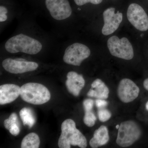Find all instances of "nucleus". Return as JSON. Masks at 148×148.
I'll list each match as a JSON object with an SVG mask.
<instances>
[{
    "label": "nucleus",
    "mask_w": 148,
    "mask_h": 148,
    "mask_svg": "<svg viewBox=\"0 0 148 148\" xmlns=\"http://www.w3.org/2000/svg\"><path fill=\"white\" fill-rule=\"evenodd\" d=\"M127 16L128 21L136 29L142 32L148 30L147 14L139 5L131 4L127 9Z\"/></svg>",
    "instance_id": "0eeeda50"
},
{
    "label": "nucleus",
    "mask_w": 148,
    "mask_h": 148,
    "mask_svg": "<svg viewBox=\"0 0 148 148\" xmlns=\"http://www.w3.org/2000/svg\"><path fill=\"white\" fill-rule=\"evenodd\" d=\"M143 86L145 89L148 91V78L145 80L143 82Z\"/></svg>",
    "instance_id": "bb28decb"
},
{
    "label": "nucleus",
    "mask_w": 148,
    "mask_h": 148,
    "mask_svg": "<svg viewBox=\"0 0 148 148\" xmlns=\"http://www.w3.org/2000/svg\"><path fill=\"white\" fill-rule=\"evenodd\" d=\"M17 119V116L16 114L15 113L12 114L9 118L5 119L4 121V125L6 129L9 130L12 125L18 123Z\"/></svg>",
    "instance_id": "aec40b11"
},
{
    "label": "nucleus",
    "mask_w": 148,
    "mask_h": 148,
    "mask_svg": "<svg viewBox=\"0 0 148 148\" xmlns=\"http://www.w3.org/2000/svg\"><path fill=\"white\" fill-rule=\"evenodd\" d=\"M40 145L39 137L34 132L26 135L21 142V148H38Z\"/></svg>",
    "instance_id": "dca6fc26"
},
{
    "label": "nucleus",
    "mask_w": 148,
    "mask_h": 148,
    "mask_svg": "<svg viewBox=\"0 0 148 148\" xmlns=\"http://www.w3.org/2000/svg\"><path fill=\"white\" fill-rule=\"evenodd\" d=\"M96 120V117L92 111L85 112L84 122L86 125L88 127H92L95 124Z\"/></svg>",
    "instance_id": "a211bd4d"
},
{
    "label": "nucleus",
    "mask_w": 148,
    "mask_h": 148,
    "mask_svg": "<svg viewBox=\"0 0 148 148\" xmlns=\"http://www.w3.org/2000/svg\"><path fill=\"white\" fill-rule=\"evenodd\" d=\"M20 96L27 103L39 105L49 101L50 92L43 85L36 83H28L23 85L20 89Z\"/></svg>",
    "instance_id": "7ed1b4c3"
},
{
    "label": "nucleus",
    "mask_w": 148,
    "mask_h": 148,
    "mask_svg": "<svg viewBox=\"0 0 148 148\" xmlns=\"http://www.w3.org/2000/svg\"><path fill=\"white\" fill-rule=\"evenodd\" d=\"M7 18L8 16L6 14H0V21L1 22L5 21Z\"/></svg>",
    "instance_id": "a878e982"
},
{
    "label": "nucleus",
    "mask_w": 148,
    "mask_h": 148,
    "mask_svg": "<svg viewBox=\"0 0 148 148\" xmlns=\"http://www.w3.org/2000/svg\"><path fill=\"white\" fill-rule=\"evenodd\" d=\"M90 51L86 45L75 43L69 46L64 52L63 60L66 64L75 66H80L82 61L88 58Z\"/></svg>",
    "instance_id": "423d86ee"
},
{
    "label": "nucleus",
    "mask_w": 148,
    "mask_h": 148,
    "mask_svg": "<svg viewBox=\"0 0 148 148\" xmlns=\"http://www.w3.org/2000/svg\"><path fill=\"white\" fill-rule=\"evenodd\" d=\"M142 130L139 125L132 120L122 122L118 132L116 143L122 147L132 145L141 138Z\"/></svg>",
    "instance_id": "20e7f679"
},
{
    "label": "nucleus",
    "mask_w": 148,
    "mask_h": 148,
    "mask_svg": "<svg viewBox=\"0 0 148 148\" xmlns=\"http://www.w3.org/2000/svg\"><path fill=\"white\" fill-rule=\"evenodd\" d=\"M76 4L82 6L87 3H91L92 4L98 5L101 3L103 0H74Z\"/></svg>",
    "instance_id": "412c9836"
},
{
    "label": "nucleus",
    "mask_w": 148,
    "mask_h": 148,
    "mask_svg": "<svg viewBox=\"0 0 148 148\" xmlns=\"http://www.w3.org/2000/svg\"><path fill=\"white\" fill-rule=\"evenodd\" d=\"M67 78L66 85L69 92L74 96H78L85 84L83 77L76 72L71 71L67 74Z\"/></svg>",
    "instance_id": "f8f14e48"
},
{
    "label": "nucleus",
    "mask_w": 148,
    "mask_h": 148,
    "mask_svg": "<svg viewBox=\"0 0 148 148\" xmlns=\"http://www.w3.org/2000/svg\"><path fill=\"white\" fill-rule=\"evenodd\" d=\"M87 93L88 96L97 99H107L109 97L110 90L103 81L97 79L92 82Z\"/></svg>",
    "instance_id": "4468645a"
},
{
    "label": "nucleus",
    "mask_w": 148,
    "mask_h": 148,
    "mask_svg": "<svg viewBox=\"0 0 148 148\" xmlns=\"http://www.w3.org/2000/svg\"><path fill=\"white\" fill-rule=\"evenodd\" d=\"M5 48L8 52L11 53L22 52L34 55L39 53L42 45L38 40L21 34L9 39L5 42Z\"/></svg>",
    "instance_id": "f257e3e1"
},
{
    "label": "nucleus",
    "mask_w": 148,
    "mask_h": 148,
    "mask_svg": "<svg viewBox=\"0 0 148 148\" xmlns=\"http://www.w3.org/2000/svg\"><path fill=\"white\" fill-rule=\"evenodd\" d=\"M110 140L108 130L105 125H101L96 130L93 137L90 139L89 145L92 148H96L106 145Z\"/></svg>",
    "instance_id": "2eb2a0df"
},
{
    "label": "nucleus",
    "mask_w": 148,
    "mask_h": 148,
    "mask_svg": "<svg viewBox=\"0 0 148 148\" xmlns=\"http://www.w3.org/2000/svg\"><path fill=\"white\" fill-rule=\"evenodd\" d=\"M61 133L58 139L60 148H70L71 146H78L85 148L87 145L86 138L77 129L75 122L71 119L64 121L61 126Z\"/></svg>",
    "instance_id": "f03ea898"
},
{
    "label": "nucleus",
    "mask_w": 148,
    "mask_h": 148,
    "mask_svg": "<svg viewBox=\"0 0 148 148\" xmlns=\"http://www.w3.org/2000/svg\"><path fill=\"white\" fill-rule=\"evenodd\" d=\"M21 87L14 84H3L0 86V104L12 103L20 95Z\"/></svg>",
    "instance_id": "ddd939ff"
},
{
    "label": "nucleus",
    "mask_w": 148,
    "mask_h": 148,
    "mask_svg": "<svg viewBox=\"0 0 148 148\" xmlns=\"http://www.w3.org/2000/svg\"><path fill=\"white\" fill-rule=\"evenodd\" d=\"M107 43L110 53L113 56L126 60L134 57L133 47L127 38L120 39L116 36H113L108 40Z\"/></svg>",
    "instance_id": "39448f33"
},
{
    "label": "nucleus",
    "mask_w": 148,
    "mask_h": 148,
    "mask_svg": "<svg viewBox=\"0 0 148 148\" xmlns=\"http://www.w3.org/2000/svg\"><path fill=\"white\" fill-rule=\"evenodd\" d=\"M19 115L24 125H28L30 128L34 125L36 120L31 109L24 108L21 109Z\"/></svg>",
    "instance_id": "f3484780"
},
{
    "label": "nucleus",
    "mask_w": 148,
    "mask_h": 148,
    "mask_svg": "<svg viewBox=\"0 0 148 148\" xmlns=\"http://www.w3.org/2000/svg\"><path fill=\"white\" fill-rule=\"evenodd\" d=\"M2 66L4 69L9 73L18 74L34 71L38 67V64L32 61L8 58L3 61Z\"/></svg>",
    "instance_id": "9d476101"
},
{
    "label": "nucleus",
    "mask_w": 148,
    "mask_h": 148,
    "mask_svg": "<svg viewBox=\"0 0 148 148\" xmlns=\"http://www.w3.org/2000/svg\"><path fill=\"white\" fill-rule=\"evenodd\" d=\"M140 92L138 86L132 80L127 78L120 81L117 90L120 100L125 103L134 101L139 96Z\"/></svg>",
    "instance_id": "1a4fd4ad"
},
{
    "label": "nucleus",
    "mask_w": 148,
    "mask_h": 148,
    "mask_svg": "<svg viewBox=\"0 0 148 148\" xmlns=\"http://www.w3.org/2000/svg\"><path fill=\"white\" fill-rule=\"evenodd\" d=\"M146 109L148 111V101L146 104Z\"/></svg>",
    "instance_id": "cd10ccee"
},
{
    "label": "nucleus",
    "mask_w": 148,
    "mask_h": 148,
    "mask_svg": "<svg viewBox=\"0 0 148 148\" xmlns=\"http://www.w3.org/2000/svg\"><path fill=\"white\" fill-rule=\"evenodd\" d=\"M83 105L85 112L92 111L94 106V101L91 99H86L84 101Z\"/></svg>",
    "instance_id": "4be33fe9"
},
{
    "label": "nucleus",
    "mask_w": 148,
    "mask_h": 148,
    "mask_svg": "<svg viewBox=\"0 0 148 148\" xmlns=\"http://www.w3.org/2000/svg\"><path fill=\"white\" fill-rule=\"evenodd\" d=\"M98 114L99 120L102 122L108 121L112 116L110 112L105 108L98 109Z\"/></svg>",
    "instance_id": "6ab92c4d"
},
{
    "label": "nucleus",
    "mask_w": 148,
    "mask_h": 148,
    "mask_svg": "<svg viewBox=\"0 0 148 148\" xmlns=\"http://www.w3.org/2000/svg\"><path fill=\"white\" fill-rule=\"evenodd\" d=\"M20 130L18 123H16L12 125L9 130V131L11 134L14 136H17L18 135L20 132Z\"/></svg>",
    "instance_id": "5701e85b"
},
{
    "label": "nucleus",
    "mask_w": 148,
    "mask_h": 148,
    "mask_svg": "<svg viewBox=\"0 0 148 148\" xmlns=\"http://www.w3.org/2000/svg\"><path fill=\"white\" fill-rule=\"evenodd\" d=\"M104 24L102 29V34L108 36L113 34L118 29L123 19V14L119 11L115 13V8H110L103 14Z\"/></svg>",
    "instance_id": "9b49d317"
},
{
    "label": "nucleus",
    "mask_w": 148,
    "mask_h": 148,
    "mask_svg": "<svg viewBox=\"0 0 148 148\" xmlns=\"http://www.w3.org/2000/svg\"><path fill=\"white\" fill-rule=\"evenodd\" d=\"M8 12L7 9L3 6H0V14H7Z\"/></svg>",
    "instance_id": "393cba45"
},
{
    "label": "nucleus",
    "mask_w": 148,
    "mask_h": 148,
    "mask_svg": "<svg viewBox=\"0 0 148 148\" xmlns=\"http://www.w3.org/2000/svg\"><path fill=\"white\" fill-rule=\"evenodd\" d=\"M45 5L55 20H65L71 15L72 10L68 0H45Z\"/></svg>",
    "instance_id": "6e6552de"
},
{
    "label": "nucleus",
    "mask_w": 148,
    "mask_h": 148,
    "mask_svg": "<svg viewBox=\"0 0 148 148\" xmlns=\"http://www.w3.org/2000/svg\"><path fill=\"white\" fill-rule=\"evenodd\" d=\"M96 107L98 109L106 108L108 106V103L105 99H98L95 101Z\"/></svg>",
    "instance_id": "b1692460"
}]
</instances>
